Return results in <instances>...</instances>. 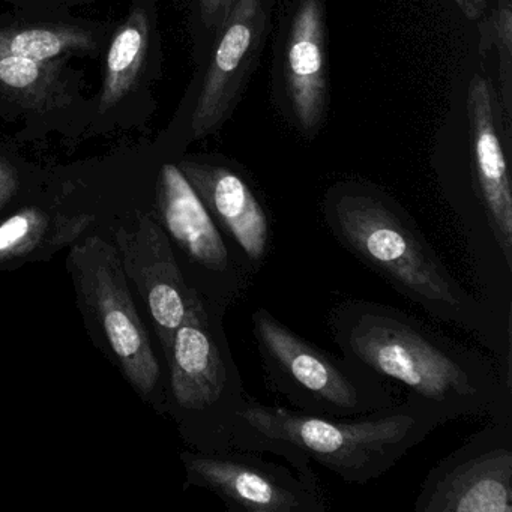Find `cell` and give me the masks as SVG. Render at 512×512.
Masks as SVG:
<instances>
[{"mask_svg": "<svg viewBox=\"0 0 512 512\" xmlns=\"http://www.w3.org/2000/svg\"><path fill=\"white\" fill-rule=\"evenodd\" d=\"M154 217L169 236L185 283L206 304L227 311L244 296L254 275L176 163L160 167Z\"/></svg>", "mask_w": 512, "mask_h": 512, "instance_id": "8", "label": "cell"}, {"mask_svg": "<svg viewBox=\"0 0 512 512\" xmlns=\"http://www.w3.org/2000/svg\"><path fill=\"white\" fill-rule=\"evenodd\" d=\"M322 212L347 253L428 316L473 335L512 383V323L455 278L394 197L365 182H341L325 194Z\"/></svg>", "mask_w": 512, "mask_h": 512, "instance_id": "2", "label": "cell"}, {"mask_svg": "<svg viewBox=\"0 0 512 512\" xmlns=\"http://www.w3.org/2000/svg\"><path fill=\"white\" fill-rule=\"evenodd\" d=\"M251 325L266 388L290 409L356 418L404 400L346 356L332 355L305 340L266 308L253 311Z\"/></svg>", "mask_w": 512, "mask_h": 512, "instance_id": "6", "label": "cell"}, {"mask_svg": "<svg viewBox=\"0 0 512 512\" xmlns=\"http://www.w3.org/2000/svg\"><path fill=\"white\" fill-rule=\"evenodd\" d=\"M445 424L433 410L404 398L395 406L329 418L248 397L232 434V448L280 455L301 478L319 482L311 461L349 484L388 473L410 449Z\"/></svg>", "mask_w": 512, "mask_h": 512, "instance_id": "3", "label": "cell"}, {"mask_svg": "<svg viewBox=\"0 0 512 512\" xmlns=\"http://www.w3.org/2000/svg\"><path fill=\"white\" fill-rule=\"evenodd\" d=\"M115 26L65 14L16 13L0 16V59L97 58L106 52Z\"/></svg>", "mask_w": 512, "mask_h": 512, "instance_id": "17", "label": "cell"}, {"mask_svg": "<svg viewBox=\"0 0 512 512\" xmlns=\"http://www.w3.org/2000/svg\"><path fill=\"white\" fill-rule=\"evenodd\" d=\"M104 58L103 83L86 134H103L133 124L131 112L151 97L161 77L160 17L157 0H130L124 19L113 28Z\"/></svg>", "mask_w": 512, "mask_h": 512, "instance_id": "13", "label": "cell"}, {"mask_svg": "<svg viewBox=\"0 0 512 512\" xmlns=\"http://www.w3.org/2000/svg\"><path fill=\"white\" fill-rule=\"evenodd\" d=\"M238 0H190V31L197 67Z\"/></svg>", "mask_w": 512, "mask_h": 512, "instance_id": "20", "label": "cell"}, {"mask_svg": "<svg viewBox=\"0 0 512 512\" xmlns=\"http://www.w3.org/2000/svg\"><path fill=\"white\" fill-rule=\"evenodd\" d=\"M481 49L496 47L499 56L500 101L506 122L512 116V8L509 0H497L479 22Z\"/></svg>", "mask_w": 512, "mask_h": 512, "instance_id": "19", "label": "cell"}, {"mask_svg": "<svg viewBox=\"0 0 512 512\" xmlns=\"http://www.w3.org/2000/svg\"><path fill=\"white\" fill-rule=\"evenodd\" d=\"M68 271L95 346L145 401L164 404L163 373L125 277L115 245L98 236L71 245Z\"/></svg>", "mask_w": 512, "mask_h": 512, "instance_id": "7", "label": "cell"}, {"mask_svg": "<svg viewBox=\"0 0 512 512\" xmlns=\"http://www.w3.org/2000/svg\"><path fill=\"white\" fill-rule=\"evenodd\" d=\"M224 314L196 293L166 358L176 421L202 452L232 448L233 428L248 400L230 352Z\"/></svg>", "mask_w": 512, "mask_h": 512, "instance_id": "5", "label": "cell"}, {"mask_svg": "<svg viewBox=\"0 0 512 512\" xmlns=\"http://www.w3.org/2000/svg\"><path fill=\"white\" fill-rule=\"evenodd\" d=\"M454 2L467 19L479 23L487 16L497 0H454Z\"/></svg>", "mask_w": 512, "mask_h": 512, "instance_id": "23", "label": "cell"}, {"mask_svg": "<svg viewBox=\"0 0 512 512\" xmlns=\"http://www.w3.org/2000/svg\"><path fill=\"white\" fill-rule=\"evenodd\" d=\"M502 112L491 80L473 76L467 89L473 205L460 217L478 298L512 322V182Z\"/></svg>", "mask_w": 512, "mask_h": 512, "instance_id": "4", "label": "cell"}, {"mask_svg": "<svg viewBox=\"0 0 512 512\" xmlns=\"http://www.w3.org/2000/svg\"><path fill=\"white\" fill-rule=\"evenodd\" d=\"M4 4L26 13L65 14L94 4V0H4Z\"/></svg>", "mask_w": 512, "mask_h": 512, "instance_id": "21", "label": "cell"}, {"mask_svg": "<svg viewBox=\"0 0 512 512\" xmlns=\"http://www.w3.org/2000/svg\"><path fill=\"white\" fill-rule=\"evenodd\" d=\"M415 512H512V416L490 419L422 482Z\"/></svg>", "mask_w": 512, "mask_h": 512, "instance_id": "9", "label": "cell"}, {"mask_svg": "<svg viewBox=\"0 0 512 512\" xmlns=\"http://www.w3.org/2000/svg\"><path fill=\"white\" fill-rule=\"evenodd\" d=\"M19 190V170L4 154H0V209L5 208Z\"/></svg>", "mask_w": 512, "mask_h": 512, "instance_id": "22", "label": "cell"}, {"mask_svg": "<svg viewBox=\"0 0 512 512\" xmlns=\"http://www.w3.org/2000/svg\"><path fill=\"white\" fill-rule=\"evenodd\" d=\"M275 0H238L199 65L191 106V140L217 133L235 112L271 29Z\"/></svg>", "mask_w": 512, "mask_h": 512, "instance_id": "10", "label": "cell"}, {"mask_svg": "<svg viewBox=\"0 0 512 512\" xmlns=\"http://www.w3.org/2000/svg\"><path fill=\"white\" fill-rule=\"evenodd\" d=\"M115 238L125 277L148 307L167 358L196 292L185 283L169 236L154 215L137 212L133 227H121Z\"/></svg>", "mask_w": 512, "mask_h": 512, "instance_id": "16", "label": "cell"}, {"mask_svg": "<svg viewBox=\"0 0 512 512\" xmlns=\"http://www.w3.org/2000/svg\"><path fill=\"white\" fill-rule=\"evenodd\" d=\"M329 331L343 356L443 422L512 416V383L491 356L391 305L338 302Z\"/></svg>", "mask_w": 512, "mask_h": 512, "instance_id": "1", "label": "cell"}, {"mask_svg": "<svg viewBox=\"0 0 512 512\" xmlns=\"http://www.w3.org/2000/svg\"><path fill=\"white\" fill-rule=\"evenodd\" d=\"M187 484L220 497L230 511L325 512L320 482L301 478L283 464L263 460L262 454L244 449L184 452Z\"/></svg>", "mask_w": 512, "mask_h": 512, "instance_id": "11", "label": "cell"}, {"mask_svg": "<svg viewBox=\"0 0 512 512\" xmlns=\"http://www.w3.org/2000/svg\"><path fill=\"white\" fill-rule=\"evenodd\" d=\"M176 164L251 274H260L274 248V220L247 173L206 155L179 158Z\"/></svg>", "mask_w": 512, "mask_h": 512, "instance_id": "15", "label": "cell"}, {"mask_svg": "<svg viewBox=\"0 0 512 512\" xmlns=\"http://www.w3.org/2000/svg\"><path fill=\"white\" fill-rule=\"evenodd\" d=\"M94 223L88 214L65 215L28 206L0 221V265L46 259L79 241Z\"/></svg>", "mask_w": 512, "mask_h": 512, "instance_id": "18", "label": "cell"}, {"mask_svg": "<svg viewBox=\"0 0 512 512\" xmlns=\"http://www.w3.org/2000/svg\"><path fill=\"white\" fill-rule=\"evenodd\" d=\"M0 4H4V0H0Z\"/></svg>", "mask_w": 512, "mask_h": 512, "instance_id": "24", "label": "cell"}, {"mask_svg": "<svg viewBox=\"0 0 512 512\" xmlns=\"http://www.w3.org/2000/svg\"><path fill=\"white\" fill-rule=\"evenodd\" d=\"M277 86L289 121L313 139L328 112L326 0H292L281 23Z\"/></svg>", "mask_w": 512, "mask_h": 512, "instance_id": "14", "label": "cell"}, {"mask_svg": "<svg viewBox=\"0 0 512 512\" xmlns=\"http://www.w3.org/2000/svg\"><path fill=\"white\" fill-rule=\"evenodd\" d=\"M83 91V74L70 67V59H0V116L23 125L22 139L86 136L95 98Z\"/></svg>", "mask_w": 512, "mask_h": 512, "instance_id": "12", "label": "cell"}]
</instances>
